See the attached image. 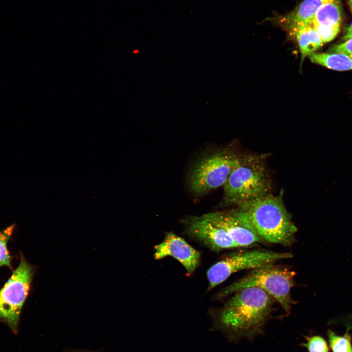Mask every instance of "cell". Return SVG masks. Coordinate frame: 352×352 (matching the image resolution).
<instances>
[{
    "label": "cell",
    "instance_id": "5bb4252c",
    "mask_svg": "<svg viewBox=\"0 0 352 352\" xmlns=\"http://www.w3.org/2000/svg\"><path fill=\"white\" fill-rule=\"evenodd\" d=\"M342 20L339 0H330L317 11L313 24L327 27H340Z\"/></svg>",
    "mask_w": 352,
    "mask_h": 352
},
{
    "label": "cell",
    "instance_id": "6da1fadb",
    "mask_svg": "<svg viewBox=\"0 0 352 352\" xmlns=\"http://www.w3.org/2000/svg\"><path fill=\"white\" fill-rule=\"evenodd\" d=\"M274 298L256 287L241 289L219 309L211 311L213 326L230 342L242 338L252 339L261 334L270 317Z\"/></svg>",
    "mask_w": 352,
    "mask_h": 352
},
{
    "label": "cell",
    "instance_id": "5b68a950",
    "mask_svg": "<svg viewBox=\"0 0 352 352\" xmlns=\"http://www.w3.org/2000/svg\"><path fill=\"white\" fill-rule=\"evenodd\" d=\"M292 257L289 252L254 249L232 253L213 264L207 272V291L225 281L232 274L242 270L255 269Z\"/></svg>",
    "mask_w": 352,
    "mask_h": 352
},
{
    "label": "cell",
    "instance_id": "4fadbf2b",
    "mask_svg": "<svg viewBox=\"0 0 352 352\" xmlns=\"http://www.w3.org/2000/svg\"><path fill=\"white\" fill-rule=\"evenodd\" d=\"M311 62L338 71L352 70V55L337 53L314 52L309 56Z\"/></svg>",
    "mask_w": 352,
    "mask_h": 352
},
{
    "label": "cell",
    "instance_id": "3957f363",
    "mask_svg": "<svg viewBox=\"0 0 352 352\" xmlns=\"http://www.w3.org/2000/svg\"><path fill=\"white\" fill-rule=\"evenodd\" d=\"M224 198L239 205L268 194L271 182L264 162L259 156H238L226 182Z\"/></svg>",
    "mask_w": 352,
    "mask_h": 352
},
{
    "label": "cell",
    "instance_id": "8992f818",
    "mask_svg": "<svg viewBox=\"0 0 352 352\" xmlns=\"http://www.w3.org/2000/svg\"><path fill=\"white\" fill-rule=\"evenodd\" d=\"M238 156L227 151L207 155L194 166L189 177V185L196 195H202L226 182Z\"/></svg>",
    "mask_w": 352,
    "mask_h": 352
},
{
    "label": "cell",
    "instance_id": "7a4b0ae2",
    "mask_svg": "<svg viewBox=\"0 0 352 352\" xmlns=\"http://www.w3.org/2000/svg\"><path fill=\"white\" fill-rule=\"evenodd\" d=\"M235 211L264 242L291 245L297 231L286 210L282 196L269 194L242 204Z\"/></svg>",
    "mask_w": 352,
    "mask_h": 352
},
{
    "label": "cell",
    "instance_id": "30bf717a",
    "mask_svg": "<svg viewBox=\"0 0 352 352\" xmlns=\"http://www.w3.org/2000/svg\"><path fill=\"white\" fill-rule=\"evenodd\" d=\"M213 223L223 229L239 247H245L263 242L255 230L233 212H215L203 215Z\"/></svg>",
    "mask_w": 352,
    "mask_h": 352
},
{
    "label": "cell",
    "instance_id": "9c48e42d",
    "mask_svg": "<svg viewBox=\"0 0 352 352\" xmlns=\"http://www.w3.org/2000/svg\"><path fill=\"white\" fill-rule=\"evenodd\" d=\"M154 257L158 260L171 256L178 261L189 274H192L198 266L201 253L182 238L172 232H166L163 240L154 246Z\"/></svg>",
    "mask_w": 352,
    "mask_h": 352
},
{
    "label": "cell",
    "instance_id": "ffe728a7",
    "mask_svg": "<svg viewBox=\"0 0 352 352\" xmlns=\"http://www.w3.org/2000/svg\"><path fill=\"white\" fill-rule=\"evenodd\" d=\"M352 38V22L348 27L343 37V40L346 41Z\"/></svg>",
    "mask_w": 352,
    "mask_h": 352
},
{
    "label": "cell",
    "instance_id": "ac0fdd59",
    "mask_svg": "<svg viewBox=\"0 0 352 352\" xmlns=\"http://www.w3.org/2000/svg\"><path fill=\"white\" fill-rule=\"evenodd\" d=\"M323 43L332 41L340 31V27H327L313 25Z\"/></svg>",
    "mask_w": 352,
    "mask_h": 352
},
{
    "label": "cell",
    "instance_id": "e0dca14e",
    "mask_svg": "<svg viewBox=\"0 0 352 352\" xmlns=\"http://www.w3.org/2000/svg\"><path fill=\"white\" fill-rule=\"evenodd\" d=\"M307 342L301 345L307 348L308 352H330V347L326 340L321 336L312 335L305 337Z\"/></svg>",
    "mask_w": 352,
    "mask_h": 352
},
{
    "label": "cell",
    "instance_id": "ba28073f",
    "mask_svg": "<svg viewBox=\"0 0 352 352\" xmlns=\"http://www.w3.org/2000/svg\"><path fill=\"white\" fill-rule=\"evenodd\" d=\"M181 222L188 236L211 250L219 252L239 247L226 231L203 215L187 216Z\"/></svg>",
    "mask_w": 352,
    "mask_h": 352
},
{
    "label": "cell",
    "instance_id": "44dd1931",
    "mask_svg": "<svg viewBox=\"0 0 352 352\" xmlns=\"http://www.w3.org/2000/svg\"><path fill=\"white\" fill-rule=\"evenodd\" d=\"M64 352H94L87 350H69Z\"/></svg>",
    "mask_w": 352,
    "mask_h": 352
},
{
    "label": "cell",
    "instance_id": "2e32d148",
    "mask_svg": "<svg viewBox=\"0 0 352 352\" xmlns=\"http://www.w3.org/2000/svg\"><path fill=\"white\" fill-rule=\"evenodd\" d=\"M15 224H12L0 232V267L6 265L10 267L11 258L7 248V242L11 237Z\"/></svg>",
    "mask_w": 352,
    "mask_h": 352
},
{
    "label": "cell",
    "instance_id": "277c9868",
    "mask_svg": "<svg viewBox=\"0 0 352 352\" xmlns=\"http://www.w3.org/2000/svg\"><path fill=\"white\" fill-rule=\"evenodd\" d=\"M296 274L294 271L286 267L266 265L253 269L245 276L220 290L215 297L220 299L243 288L256 287L270 295L289 313L294 303L291 290Z\"/></svg>",
    "mask_w": 352,
    "mask_h": 352
},
{
    "label": "cell",
    "instance_id": "7c38bea8",
    "mask_svg": "<svg viewBox=\"0 0 352 352\" xmlns=\"http://www.w3.org/2000/svg\"><path fill=\"white\" fill-rule=\"evenodd\" d=\"M330 0H304L292 12L284 16L281 23L287 27L293 25L312 23L319 8Z\"/></svg>",
    "mask_w": 352,
    "mask_h": 352
},
{
    "label": "cell",
    "instance_id": "9a60e30c",
    "mask_svg": "<svg viewBox=\"0 0 352 352\" xmlns=\"http://www.w3.org/2000/svg\"><path fill=\"white\" fill-rule=\"evenodd\" d=\"M329 347L332 352H352V338L346 331L343 335H339L331 330L327 331Z\"/></svg>",
    "mask_w": 352,
    "mask_h": 352
},
{
    "label": "cell",
    "instance_id": "8fae6325",
    "mask_svg": "<svg viewBox=\"0 0 352 352\" xmlns=\"http://www.w3.org/2000/svg\"><path fill=\"white\" fill-rule=\"evenodd\" d=\"M286 28L297 41L302 60L315 52L324 44L313 23L293 25Z\"/></svg>",
    "mask_w": 352,
    "mask_h": 352
},
{
    "label": "cell",
    "instance_id": "52a82bcc",
    "mask_svg": "<svg viewBox=\"0 0 352 352\" xmlns=\"http://www.w3.org/2000/svg\"><path fill=\"white\" fill-rule=\"evenodd\" d=\"M34 269L22 256L18 267L0 291V317L16 330L29 293Z\"/></svg>",
    "mask_w": 352,
    "mask_h": 352
},
{
    "label": "cell",
    "instance_id": "d6986e66",
    "mask_svg": "<svg viewBox=\"0 0 352 352\" xmlns=\"http://www.w3.org/2000/svg\"><path fill=\"white\" fill-rule=\"evenodd\" d=\"M330 52L352 55V38L341 44L333 45L330 49Z\"/></svg>",
    "mask_w": 352,
    "mask_h": 352
},
{
    "label": "cell",
    "instance_id": "7402d4cb",
    "mask_svg": "<svg viewBox=\"0 0 352 352\" xmlns=\"http://www.w3.org/2000/svg\"><path fill=\"white\" fill-rule=\"evenodd\" d=\"M349 5L350 6V8L351 9V10L352 11V0H349Z\"/></svg>",
    "mask_w": 352,
    "mask_h": 352
}]
</instances>
